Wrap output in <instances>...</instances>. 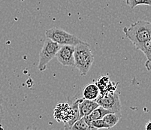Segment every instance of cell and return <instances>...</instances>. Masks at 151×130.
<instances>
[{
  "instance_id": "obj_1",
  "label": "cell",
  "mask_w": 151,
  "mask_h": 130,
  "mask_svg": "<svg viewBox=\"0 0 151 130\" xmlns=\"http://www.w3.org/2000/svg\"><path fill=\"white\" fill-rule=\"evenodd\" d=\"M123 32L138 50L144 42L151 39V22L138 20L130 27H124Z\"/></svg>"
},
{
  "instance_id": "obj_2",
  "label": "cell",
  "mask_w": 151,
  "mask_h": 130,
  "mask_svg": "<svg viewBox=\"0 0 151 130\" xmlns=\"http://www.w3.org/2000/svg\"><path fill=\"white\" fill-rule=\"evenodd\" d=\"M75 67H76L81 75L85 76L90 71L94 57L88 43L82 42L75 46Z\"/></svg>"
},
{
  "instance_id": "obj_3",
  "label": "cell",
  "mask_w": 151,
  "mask_h": 130,
  "mask_svg": "<svg viewBox=\"0 0 151 130\" xmlns=\"http://www.w3.org/2000/svg\"><path fill=\"white\" fill-rule=\"evenodd\" d=\"M47 39L56 42L60 45H73L75 46L78 44L82 42L75 35L70 34L65 30L58 28H51L45 32Z\"/></svg>"
},
{
  "instance_id": "obj_4",
  "label": "cell",
  "mask_w": 151,
  "mask_h": 130,
  "mask_svg": "<svg viewBox=\"0 0 151 130\" xmlns=\"http://www.w3.org/2000/svg\"><path fill=\"white\" fill-rule=\"evenodd\" d=\"M61 45H58L56 42L46 39L44 43L43 47L39 54V62H38V70L41 72H43L46 70L47 65L50 60L56 57L57 51L60 48Z\"/></svg>"
},
{
  "instance_id": "obj_5",
  "label": "cell",
  "mask_w": 151,
  "mask_h": 130,
  "mask_svg": "<svg viewBox=\"0 0 151 130\" xmlns=\"http://www.w3.org/2000/svg\"><path fill=\"white\" fill-rule=\"evenodd\" d=\"M95 101L98 103L99 106L110 111L113 113H120L121 104H120L119 94L116 92L100 94Z\"/></svg>"
},
{
  "instance_id": "obj_6",
  "label": "cell",
  "mask_w": 151,
  "mask_h": 130,
  "mask_svg": "<svg viewBox=\"0 0 151 130\" xmlns=\"http://www.w3.org/2000/svg\"><path fill=\"white\" fill-rule=\"evenodd\" d=\"M75 46L73 45H61L56 54L57 60L64 66L75 67Z\"/></svg>"
},
{
  "instance_id": "obj_7",
  "label": "cell",
  "mask_w": 151,
  "mask_h": 130,
  "mask_svg": "<svg viewBox=\"0 0 151 130\" xmlns=\"http://www.w3.org/2000/svg\"><path fill=\"white\" fill-rule=\"evenodd\" d=\"M99 106V105L96 101L88 100V99H85L83 98H79L78 110H79V113H80V117L82 118V117L89 115L93 110H95Z\"/></svg>"
},
{
  "instance_id": "obj_8",
  "label": "cell",
  "mask_w": 151,
  "mask_h": 130,
  "mask_svg": "<svg viewBox=\"0 0 151 130\" xmlns=\"http://www.w3.org/2000/svg\"><path fill=\"white\" fill-rule=\"evenodd\" d=\"M96 84L100 90V94L109 93L116 92L117 84H114L110 80L109 78L107 76H101L96 82Z\"/></svg>"
},
{
  "instance_id": "obj_9",
  "label": "cell",
  "mask_w": 151,
  "mask_h": 130,
  "mask_svg": "<svg viewBox=\"0 0 151 130\" xmlns=\"http://www.w3.org/2000/svg\"><path fill=\"white\" fill-rule=\"evenodd\" d=\"M100 95V90L96 83H89L82 91L83 98L88 100L95 101Z\"/></svg>"
},
{
  "instance_id": "obj_10",
  "label": "cell",
  "mask_w": 151,
  "mask_h": 130,
  "mask_svg": "<svg viewBox=\"0 0 151 130\" xmlns=\"http://www.w3.org/2000/svg\"><path fill=\"white\" fill-rule=\"evenodd\" d=\"M110 113H113V112L110 111L102 107L99 106L98 108H96L95 110H93L89 115L82 117V118L85 120V122H86V124H88L89 125H90V124L92 121L102 119L106 114Z\"/></svg>"
},
{
  "instance_id": "obj_11",
  "label": "cell",
  "mask_w": 151,
  "mask_h": 130,
  "mask_svg": "<svg viewBox=\"0 0 151 130\" xmlns=\"http://www.w3.org/2000/svg\"><path fill=\"white\" fill-rule=\"evenodd\" d=\"M120 119H121L120 113H110L103 117L102 120L107 124L108 129H111L115 126L117 124L118 122L120 121Z\"/></svg>"
},
{
  "instance_id": "obj_12",
  "label": "cell",
  "mask_w": 151,
  "mask_h": 130,
  "mask_svg": "<svg viewBox=\"0 0 151 130\" xmlns=\"http://www.w3.org/2000/svg\"><path fill=\"white\" fill-rule=\"evenodd\" d=\"M70 130H98L96 129L93 128L88 124H86L83 118H81L75 122L73 126H71Z\"/></svg>"
},
{
  "instance_id": "obj_13",
  "label": "cell",
  "mask_w": 151,
  "mask_h": 130,
  "mask_svg": "<svg viewBox=\"0 0 151 130\" xmlns=\"http://www.w3.org/2000/svg\"><path fill=\"white\" fill-rule=\"evenodd\" d=\"M138 50H140L145 54V56L147 58V60L151 61V39H148L147 41L144 42L138 47Z\"/></svg>"
},
{
  "instance_id": "obj_14",
  "label": "cell",
  "mask_w": 151,
  "mask_h": 130,
  "mask_svg": "<svg viewBox=\"0 0 151 130\" xmlns=\"http://www.w3.org/2000/svg\"><path fill=\"white\" fill-rule=\"evenodd\" d=\"M126 5L133 9L139 5H148L151 6V0H126Z\"/></svg>"
},
{
  "instance_id": "obj_15",
  "label": "cell",
  "mask_w": 151,
  "mask_h": 130,
  "mask_svg": "<svg viewBox=\"0 0 151 130\" xmlns=\"http://www.w3.org/2000/svg\"><path fill=\"white\" fill-rule=\"evenodd\" d=\"M90 126H92L93 128L96 129H108V126H107V124H105V121L102 120V119H100V120H93L90 124Z\"/></svg>"
},
{
  "instance_id": "obj_16",
  "label": "cell",
  "mask_w": 151,
  "mask_h": 130,
  "mask_svg": "<svg viewBox=\"0 0 151 130\" xmlns=\"http://www.w3.org/2000/svg\"><path fill=\"white\" fill-rule=\"evenodd\" d=\"M4 116H5V108L2 106V104H0V124L3 119Z\"/></svg>"
},
{
  "instance_id": "obj_17",
  "label": "cell",
  "mask_w": 151,
  "mask_h": 130,
  "mask_svg": "<svg viewBox=\"0 0 151 130\" xmlns=\"http://www.w3.org/2000/svg\"><path fill=\"white\" fill-rule=\"evenodd\" d=\"M145 68H147V70L151 72V61L147 60L146 62H145Z\"/></svg>"
},
{
  "instance_id": "obj_18",
  "label": "cell",
  "mask_w": 151,
  "mask_h": 130,
  "mask_svg": "<svg viewBox=\"0 0 151 130\" xmlns=\"http://www.w3.org/2000/svg\"><path fill=\"white\" fill-rule=\"evenodd\" d=\"M145 130H151V121H149L145 126Z\"/></svg>"
},
{
  "instance_id": "obj_19",
  "label": "cell",
  "mask_w": 151,
  "mask_h": 130,
  "mask_svg": "<svg viewBox=\"0 0 151 130\" xmlns=\"http://www.w3.org/2000/svg\"><path fill=\"white\" fill-rule=\"evenodd\" d=\"M4 102H5V98H4L2 94L0 93V104H3Z\"/></svg>"
},
{
  "instance_id": "obj_20",
  "label": "cell",
  "mask_w": 151,
  "mask_h": 130,
  "mask_svg": "<svg viewBox=\"0 0 151 130\" xmlns=\"http://www.w3.org/2000/svg\"><path fill=\"white\" fill-rule=\"evenodd\" d=\"M25 130H37V129H33V128H32V127H27V129H26Z\"/></svg>"
},
{
  "instance_id": "obj_21",
  "label": "cell",
  "mask_w": 151,
  "mask_h": 130,
  "mask_svg": "<svg viewBox=\"0 0 151 130\" xmlns=\"http://www.w3.org/2000/svg\"><path fill=\"white\" fill-rule=\"evenodd\" d=\"M0 130H4L3 126H2V125L1 124H0Z\"/></svg>"
}]
</instances>
